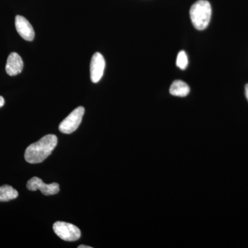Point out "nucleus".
Returning a JSON list of instances; mask_svg holds the SVG:
<instances>
[{
  "label": "nucleus",
  "instance_id": "8",
  "mask_svg": "<svg viewBox=\"0 0 248 248\" xmlns=\"http://www.w3.org/2000/svg\"><path fill=\"white\" fill-rule=\"evenodd\" d=\"M24 62L17 53H11L7 59L6 65V73L10 76H16L22 73Z\"/></svg>",
  "mask_w": 248,
  "mask_h": 248
},
{
  "label": "nucleus",
  "instance_id": "13",
  "mask_svg": "<svg viewBox=\"0 0 248 248\" xmlns=\"http://www.w3.org/2000/svg\"><path fill=\"white\" fill-rule=\"evenodd\" d=\"M245 93H246V97L248 101V84H246V87H245Z\"/></svg>",
  "mask_w": 248,
  "mask_h": 248
},
{
  "label": "nucleus",
  "instance_id": "4",
  "mask_svg": "<svg viewBox=\"0 0 248 248\" xmlns=\"http://www.w3.org/2000/svg\"><path fill=\"white\" fill-rule=\"evenodd\" d=\"M53 231L63 241H76L81 237L79 228L66 222L58 221L54 223Z\"/></svg>",
  "mask_w": 248,
  "mask_h": 248
},
{
  "label": "nucleus",
  "instance_id": "12",
  "mask_svg": "<svg viewBox=\"0 0 248 248\" xmlns=\"http://www.w3.org/2000/svg\"><path fill=\"white\" fill-rule=\"evenodd\" d=\"M5 104V101L4 97H1V96H0V108H1L3 107V106Z\"/></svg>",
  "mask_w": 248,
  "mask_h": 248
},
{
  "label": "nucleus",
  "instance_id": "7",
  "mask_svg": "<svg viewBox=\"0 0 248 248\" xmlns=\"http://www.w3.org/2000/svg\"><path fill=\"white\" fill-rule=\"evenodd\" d=\"M16 28L19 35L24 40L31 42L35 38V31L30 22L25 17L17 16L16 17Z\"/></svg>",
  "mask_w": 248,
  "mask_h": 248
},
{
  "label": "nucleus",
  "instance_id": "10",
  "mask_svg": "<svg viewBox=\"0 0 248 248\" xmlns=\"http://www.w3.org/2000/svg\"><path fill=\"white\" fill-rule=\"evenodd\" d=\"M18 197L17 191L12 186L4 185L0 187V202H9Z\"/></svg>",
  "mask_w": 248,
  "mask_h": 248
},
{
  "label": "nucleus",
  "instance_id": "6",
  "mask_svg": "<svg viewBox=\"0 0 248 248\" xmlns=\"http://www.w3.org/2000/svg\"><path fill=\"white\" fill-rule=\"evenodd\" d=\"M106 62L100 53H95L93 55L90 65L91 79L93 83H97L102 79L105 70Z\"/></svg>",
  "mask_w": 248,
  "mask_h": 248
},
{
  "label": "nucleus",
  "instance_id": "2",
  "mask_svg": "<svg viewBox=\"0 0 248 248\" xmlns=\"http://www.w3.org/2000/svg\"><path fill=\"white\" fill-rule=\"evenodd\" d=\"M211 16V5L207 0H199L191 6L190 19L197 30L203 31L208 27Z\"/></svg>",
  "mask_w": 248,
  "mask_h": 248
},
{
  "label": "nucleus",
  "instance_id": "3",
  "mask_svg": "<svg viewBox=\"0 0 248 248\" xmlns=\"http://www.w3.org/2000/svg\"><path fill=\"white\" fill-rule=\"evenodd\" d=\"M84 112L85 109L83 107L75 109L60 123L59 126L60 131L63 134H71L76 131L81 123Z\"/></svg>",
  "mask_w": 248,
  "mask_h": 248
},
{
  "label": "nucleus",
  "instance_id": "14",
  "mask_svg": "<svg viewBox=\"0 0 248 248\" xmlns=\"http://www.w3.org/2000/svg\"><path fill=\"white\" fill-rule=\"evenodd\" d=\"M78 248H92V247L89 246H84V245H81V246H78Z\"/></svg>",
  "mask_w": 248,
  "mask_h": 248
},
{
  "label": "nucleus",
  "instance_id": "5",
  "mask_svg": "<svg viewBox=\"0 0 248 248\" xmlns=\"http://www.w3.org/2000/svg\"><path fill=\"white\" fill-rule=\"evenodd\" d=\"M27 187L31 191L40 190L42 193L46 196L56 195L60 192V186L58 183L46 184L40 178L36 177L31 178L27 182Z\"/></svg>",
  "mask_w": 248,
  "mask_h": 248
},
{
  "label": "nucleus",
  "instance_id": "9",
  "mask_svg": "<svg viewBox=\"0 0 248 248\" xmlns=\"http://www.w3.org/2000/svg\"><path fill=\"white\" fill-rule=\"evenodd\" d=\"M190 93V87L182 80H176L170 88V93L176 97H186Z\"/></svg>",
  "mask_w": 248,
  "mask_h": 248
},
{
  "label": "nucleus",
  "instance_id": "1",
  "mask_svg": "<svg viewBox=\"0 0 248 248\" xmlns=\"http://www.w3.org/2000/svg\"><path fill=\"white\" fill-rule=\"evenodd\" d=\"M58 144V138L55 135H47L28 147L24 154L29 164H40L51 155Z\"/></svg>",
  "mask_w": 248,
  "mask_h": 248
},
{
  "label": "nucleus",
  "instance_id": "11",
  "mask_svg": "<svg viewBox=\"0 0 248 248\" xmlns=\"http://www.w3.org/2000/svg\"><path fill=\"white\" fill-rule=\"evenodd\" d=\"M177 66L179 67L180 69L185 70L188 65V59H187V55L186 52L184 50L179 52L177 55Z\"/></svg>",
  "mask_w": 248,
  "mask_h": 248
}]
</instances>
